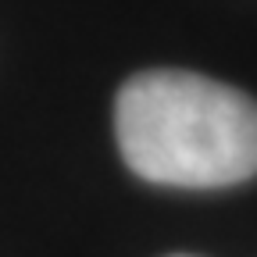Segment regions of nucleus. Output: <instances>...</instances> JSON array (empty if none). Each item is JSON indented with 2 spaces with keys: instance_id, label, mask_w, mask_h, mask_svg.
<instances>
[{
  "instance_id": "obj_1",
  "label": "nucleus",
  "mask_w": 257,
  "mask_h": 257,
  "mask_svg": "<svg viewBox=\"0 0 257 257\" xmlns=\"http://www.w3.org/2000/svg\"><path fill=\"white\" fill-rule=\"evenodd\" d=\"M114 133L125 165L157 186L221 189L257 175V104L207 75H133L114 100Z\"/></svg>"
},
{
  "instance_id": "obj_2",
  "label": "nucleus",
  "mask_w": 257,
  "mask_h": 257,
  "mask_svg": "<svg viewBox=\"0 0 257 257\" xmlns=\"http://www.w3.org/2000/svg\"><path fill=\"white\" fill-rule=\"evenodd\" d=\"M172 257H189V253H172Z\"/></svg>"
}]
</instances>
